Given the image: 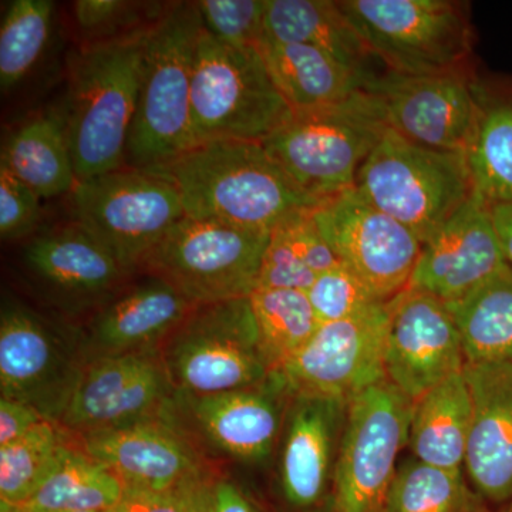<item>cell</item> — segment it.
Returning <instances> with one entry per match:
<instances>
[{"label":"cell","mask_w":512,"mask_h":512,"mask_svg":"<svg viewBox=\"0 0 512 512\" xmlns=\"http://www.w3.org/2000/svg\"><path fill=\"white\" fill-rule=\"evenodd\" d=\"M202 28L195 2L167 6L148 28L127 167H163L192 147V67Z\"/></svg>","instance_id":"cell-3"},{"label":"cell","mask_w":512,"mask_h":512,"mask_svg":"<svg viewBox=\"0 0 512 512\" xmlns=\"http://www.w3.org/2000/svg\"><path fill=\"white\" fill-rule=\"evenodd\" d=\"M258 49L275 86L293 111L342 103L365 90L369 80L375 77L356 72L312 46L264 37Z\"/></svg>","instance_id":"cell-26"},{"label":"cell","mask_w":512,"mask_h":512,"mask_svg":"<svg viewBox=\"0 0 512 512\" xmlns=\"http://www.w3.org/2000/svg\"><path fill=\"white\" fill-rule=\"evenodd\" d=\"M0 165L42 200L70 194L77 177L59 111H45L20 124L3 144Z\"/></svg>","instance_id":"cell-29"},{"label":"cell","mask_w":512,"mask_h":512,"mask_svg":"<svg viewBox=\"0 0 512 512\" xmlns=\"http://www.w3.org/2000/svg\"><path fill=\"white\" fill-rule=\"evenodd\" d=\"M346 414L338 400L292 399L279 460L286 512H328Z\"/></svg>","instance_id":"cell-19"},{"label":"cell","mask_w":512,"mask_h":512,"mask_svg":"<svg viewBox=\"0 0 512 512\" xmlns=\"http://www.w3.org/2000/svg\"><path fill=\"white\" fill-rule=\"evenodd\" d=\"M52 0H13L0 25V87L16 89L35 69L52 35Z\"/></svg>","instance_id":"cell-35"},{"label":"cell","mask_w":512,"mask_h":512,"mask_svg":"<svg viewBox=\"0 0 512 512\" xmlns=\"http://www.w3.org/2000/svg\"><path fill=\"white\" fill-rule=\"evenodd\" d=\"M42 198L0 165V237L3 241L28 238L39 227Z\"/></svg>","instance_id":"cell-40"},{"label":"cell","mask_w":512,"mask_h":512,"mask_svg":"<svg viewBox=\"0 0 512 512\" xmlns=\"http://www.w3.org/2000/svg\"><path fill=\"white\" fill-rule=\"evenodd\" d=\"M467 363H512V271L450 306Z\"/></svg>","instance_id":"cell-31"},{"label":"cell","mask_w":512,"mask_h":512,"mask_svg":"<svg viewBox=\"0 0 512 512\" xmlns=\"http://www.w3.org/2000/svg\"><path fill=\"white\" fill-rule=\"evenodd\" d=\"M473 420L464 474L491 508L512 504V363H466Z\"/></svg>","instance_id":"cell-22"},{"label":"cell","mask_w":512,"mask_h":512,"mask_svg":"<svg viewBox=\"0 0 512 512\" xmlns=\"http://www.w3.org/2000/svg\"><path fill=\"white\" fill-rule=\"evenodd\" d=\"M412 413L386 379L350 400L328 512H383Z\"/></svg>","instance_id":"cell-11"},{"label":"cell","mask_w":512,"mask_h":512,"mask_svg":"<svg viewBox=\"0 0 512 512\" xmlns=\"http://www.w3.org/2000/svg\"><path fill=\"white\" fill-rule=\"evenodd\" d=\"M477 72V64L421 76L384 70L365 89L389 130L420 146L463 153L473 123Z\"/></svg>","instance_id":"cell-16"},{"label":"cell","mask_w":512,"mask_h":512,"mask_svg":"<svg viewBox=\"0 0 512 512\" xmlns=\"http://www.w3.org/2000/svg\"><path fill=\"white\" fill-rule=\"evenodd\" d=\"M507 268L491 207L474 192L424 242L409 288L456 305Z\"/></svg>","instance_id":"cell-18"},{"label":"cell","mask_w":512,"mask_h":512,"mask_svg":"<svg viewBox=\"0 0 512 512\" xmlns=\"http://www.w3.org/2000/svg\"><path fill=\"white\" fill-rule=\"evenodd\" d=\"M201 483L170 491L124 487L119 503L111 512H192V494Z\"/></svg>","instance_id":"cell-42"},{"label":"cell","mask_w":512,"mask_h":512,"mask_svg":"<svg viewBox=\"0 0 512 512\" xmlns=\"http://www.w3.org/2000/svg\"><path fill=\"white\" fill-rule=\"evenodd\" d=\"M313 212L296 215L291 220L285 221L282 227L285 228L302 261L313 274L320 275L342 265V262L320 232L313 218Z\"/></svg>","instance_id":"cell-41"},{"label":"cell","mask_w":512,"mask_h":512,"mask_svg":"<svg viewBox=\"0 0 512 512\" xmlns=\"http://www.w3.org/2000/svg\"><path fill=\"white\" fill-rule=\"evenodd\" d=\"M74 512H111V511H74Z\"/></svg>","instance_id":"cell-48"},{"label":"cell","mask_w":512,"mask_h":512,"mask_svg":"<svg viewBox=\"0 0 512 512\" xmlns=\"http://www.w3.org/2000/svg\"><path fill=\"white\" fill-rule=\"evenodd\" d=\"M386 130L379 104L365 89L333 106L293 111L262 146L301 190L328 201L355 188Z\"/></svg>","instance_id":"cell-5"},{"label":"cell","mask_w":512,"mask_h":512,"mask_svg":"<svg viewBox=\"0 0 512 512\" xmlns=\"http://www.w3.org/2000/svg\"><path fill=\"white\" fill-rule=\"evenodd\" d=\"M148 28L84 43L74 55L63 106L57 111L77 181L126 167Z\"/></svg>","instance_id":"cell-2"},{"label":"cell","mask_w":512,"mask_h":512,"mask_svg":"<svg viewBox=\"0 0 512 512\" xmlns=\"http://www.w3.org/2000/svg\"><path fill=\"white\" fill-rule=\"evenodd\" d=\"M355 188L423 244L474 194L463 153L420 146L389 128L360 168Z\"/></svg>","instance_id":"cell-7"},{"label":"cell","mask_w":512,"mask_h":512,"mask_svg":"<svg viewBox=\"0 0 512 512\" xmlns=\"http://www.w3.org/2000/svg\"><path fill=\"white\" fill-rule=\"evenodd\" d=\"M154 170L173 181L192 220L272 232L325 202L301 190L262 143L211 141Z\"/></svg>","instance_id":"cell-1"},{"label":"cell","mask_w":512,"mask_h":512,"mask_svg":"<svg viewBox=\"0 0 512 512\" xmlns=\"http://www.w3.org/2000/svg\"><path fill=\"white\" fill-rule=\"evenodd\" d=\"M123 491L120 478L89 456L77 440L35 493L8 512L113 511Z\"/></svg>","instance_id":"cell-30"},{"label":"cell","mask_w":512,"mask_h":512,"mask_svg":"<svg viewBox=\"0 0 512 512\" xmlns=\"http://www.w3.org/2000/svg\"><path fill=\"white\" fill-rule=\"evenodd\" d=\"M466 363L456 319L446 302L412 288L389 302L384 375L410 402L463 372Z\"/></svg>","instance_id":"cell-17"},{"label":"cell","mask_w":512,"mask_h":512,"mask_svg":"<svg viewBox=\"0 0 512 512\" xmlns=\"http://www.w3.org/2000/svg\"><path fill=\"white\" fill-rule=\"evenodd\" d=\"M389 303L338 322L322 323L278 375L292 399L349 403L386 379Z\"/></svg>","instance_id":"cell-14"},{"label":"cell","mask_w":512,"mask_h":512,"mask_svg":"<svg viewBox=\"0 0 512 512\" xmlns=\"http://www.w3.org/2000/svg\"><path fill=\"white\" fill-rule=\"evenodd\" d=\"M174 397L160 346L96 356L84 367L60 423L76 436L123 429L165 419Z\"/></svg>","instance_id":"cell-15"},{"label":"cell","mask_w":512,"mask_h":512,"mask_svg":"<svg viewBox=\"0 0 512 512\" xmlns=\"http://www.w3.org/2000/svg\"><path fill=\"white\" fill-rule=\"evenodd\" d=\"M473 402L464 370L413 403L407 447L421 463L464 471Z\"/></svg>","instance_id":"cell-28"},{"label":"cell","mask_w":512,"mask_h":512,"mask_svg":"<svg viewBox=\"0 0 512 512\" xmlns=\"http://www.w3.org/2000/svg\"><path fill=\"white\" fill-rule=\"evenodd\" d=\"M194 306L170 285L147 276L97 308L82 336L87 357L158 348Z\"/></svg>","instance_id":"cell-24"},{"label":"cell","mask_w":512,"mask_h":512,"mask_svg":"<svg viewBox=\"0 0 512 512\" xmlns=\"http://www.w3.org/2000/svg\"><path fill=\"white\" fill-rule=\"evenodd\" d=\"M306 295L320 325L356 318L384 305L343 264L316 276Z\"/></svg>","instance_id":"cell-37"},{"label":"cell","mask_w":512,"mask_h":512,"mask_svg":"<svg viewBox=\"0 0 512 512\" xmlns=\"http://www.w3.org/2000/svg\"><path fill=\"white\" fill-rule=\"evenodd\" d=\"M160 353L177 396L248 389L272 375L259 350L249 298L194 306Z\"/></svg>","instance_id":"cell-9"},{"label":"cell","mask_w":512,"mask_h":512,"mask_svg":"<svg viewBox=\"0 0 512 512\" xmlns=\"http://www.w3.org/2000/svg\"><path fill=\"white\" fill-rule=\"evenodd\" d=\"M487 512H512V504L501 508H488Z\"/></svg>","instance_id":"cell-47"},{"label":"cell","mask_w":512,"mask_h":512,"mask_svg":"<svg viewBox=\"0 0 512 512\" xmlns=\"http://www.w3.org/2000/svg\"><path fill=\"white\" fill-rule=\"evenodd\" d=\"M292 113L258 47H229L202 28L192 67V147L264 143Z\"/></svg>","instance_id":"cell-4"},{"label":"cell","mask_w":512,"mask_h":512,"mask_svg":"<svg viewBox=\"0 0 512 512\" xmlns=\"http://www.w3.org/2000/svg\"><path fill=\"white\" fill-rule=\"evenodd\" d=\"M463 156L474 192L490 207L512 202V79L477 72Z\"/></svg>","instance_id":"cell-25"},{"label":"cell","mask_w":512,"mask_h":512,"mask_svg":"<svg viewBox=\"0 0 512 512\" xmlns=\"http://www.w3.org/2000/svg\"><path fill=\"white\" fill-rule=\"evenodd\" d=\"M291 402L278 373L248 389L174 397L212 446L242 461H261L272 453Z\"/></svg>","instance_id":"cell-21"},{"label":"cell","mask_w":512,"mask_h":512,"mask_svg":"<svg viewBox=\"0 0 512 512\" xmlns=\"http://www.w3.org/2000/svg\"><path fill=\"white\" fill-rule=\"evenodd\" d=\"M316 274L302 261L282 224L269 234L256 289L308 292Z\"/></svg>","instance_id":"cell-39"},{"label":"cell","mask_w":512,"mask_h":512,"mask_svg":"<svg viewBox=\"0 0 512 512\" xmlns=\"http://www.w3.org/2000/svg\"><path fill=\"white\" fill-rule=\"evenodd\" d=\"M87 362L82 336L70 338L29 306L3 302L0 397L29 404L60 423Z\"/></svg>","instance_id":"cell-12"},{"label":"cell","mask_w":512,"mask_h":512,"mask_svg":"<svg viewBox=\"0 0 512 512\" xmlns=\"http://www.w3.org/2000/svg\"><path fill=\"white\" fill-rule=\"evenodd\" d=\"M373 59L404 76L476 64L471 5L461 0H339Z\"/></svg>","instance_id":"cell-6"},{"label":"cell","mask_w":512,"mask_h":512,"mask_svg":"<svg viewBox=\"0 0 512 512\" xmlns=\"http://www.w3.org/2000/svg\"><path fill=\"white\" fill-rule=\"evenodd\" d=\"M76 441V434L62 423L45 420L22 439L0 448V512L25 503Z\"/></svg>","instance_id":"cell-34"},{"label":"cell","mask_w":512,"mask_h":512,"mask_svg":"<svg viewBox=\"0 0 512 512\" xmlns=\"http://www.w3.org/2000/svg\"><path fill=\"white\" fill-rule=\"evenodd\" d=\"M192 512H214L212 511V483L202 481L194 494H192Z\"/></svg>","instance_id":"cell-46"},{"label":"cell","mask_w":512,"mask_h":512,"mask_svg":"<svg viewBox=\"0 0 512 512\" xmlns=\"http://www.w3.org/2000/svg\"><path fill=\"white\" fill-rule=\"evenodd\" d=\"M80 447L120 478L124 487L178 490L204 481L200 458L170 421L77 436Z\"/></svg>","instance_id":"cell-23"},{"label":"cell","mask_w":512,"mask_h":512,"mask_svg":"<svg viewBox=\"0 0 512 512\" xmlns=\"http://www.w3.org/2000/svg\"><path fill=\"white\" fill-rule=\"evenodd\" d=\"M269 234L184 217L148 254L140 271L194 305L249 298L258 286Z\"/></svg>","instance_id":"cell-10"},{"label":"cell","mask_w":512,"mask_h":512,"mask_svg":"<svg viewBox=\"0 0 512 512\" xmlns=\"http://www.w3.org/2000/svg\"><path fill=\"white\" fill-rule=\"evenodd\" d=\"M491 215L508 268L512 271V202L493 205Z\"/></svg>","instance_id":"cell-45"},{"label":"cell","mask_w":512,"mask_h":512,"mask_svg":"<svg viewBox=\"0 0 512 512\" xmlns=\"http://www.w3.org/2000/svg\"><path fill=\"white\" fill-rule=\"evenodd\" d=\"M313 218L340 262L380 302L389 303L409 288L423 242L356 188L323 202Z\"/></svg>","instance_id":"cell-13"},{"label":"cell","mask_w":512,"mask_h":512,"mask_svg":"<svg viewBox=\"0 0 512 512\" xmlns=\"http://www.w3.org/2000/svg\"><path fill=\"white\" fill-rule=\"evenodd\" d=\"M212 511L214 512H264L251 498L227 480L212 483Z\"/></svg>","instance_id":"cell-44"},{"label":"cell","mask_w":512,"mask_h":512,"mask_svg":"<svg viewBox=\"0 0 512 512\" xmlns=\"http://www.w3.org/2000/svg\"><path fill=\"white\" fill-rule=\"evenodd\" d=\"M249 301L259 350L269 370L278 373L315 335L319 320L306 292L256 289Z\"/></svg>","instance_id":"cell-33"},{"label":"cell","mask_w":512,"mask_h":512,"mask_svg":"<svg viewBox=\"0 0 512 512\" xmlns=\"http://www.w3.org/2000/svg\"><path fill=\"white\" fill-rule=\"evenodd\" d=\"M264 37L316 47L367 77L377 74L370 69L372 53L339 0H268Z\"/></svg>","instance_id":"cell-27"},{"label":"cell","mask_w":512,"mask_h":512,"mask_svg":"<svg viewBox=\"0 0 512 512\" xmlns=\"http://www.w3.org/2000/svg\"><path fill=\"white\" fill-rule=\"evenodd\" d=\"M268 0H201L195 2L202 26L229 47H258L265 36Z\"/></svg>","instance_id":"cell-38"},{"label":"cell","mask_w":512,"mask_h":512,"mask_svg":"<svg viewBox=\"0 0 512 512\" xmlns=\"http://www.w3.org/2000/svg\"><path fill=\"white\" fill-rule=\"evenodd\" d=\"M167 5L124 2V0H77L73 19L86 36V43L101 42L147 29L160 19Z\"/></svg>","instance_id":"cell-36"},{"label":"cell","mask_w":512,"mask_h":512,"mask_svg":"<svg viewBox=\"0 0 512 512\" xmlns=\"http://www.w3.org/2000/svg\"><path fill=\"white\" fill-rule=\"evenodd\" d=\"M49 420L35 407L0 397V448L15 443L42 421Z\"/></svg>","instance_id":"cell-43"},{"label":"cell","mask_w":512,"mask_h":512,"mask_svg":"<svg viewBox=\"0 0 512 512\" xmlns=\"http://www.w3.org/2000/svg\"><path fill=\"white\" fill-rule=\"evenodd\" d=\"M73 224L133 274L185 217L180 192L154 168L123 167L77 181L70 192Z\"/></svg>","instance_id":"cell-8"},{"label":"cell","mask_w":512,"mask_h":512,"mask_svg":"<svg viewBox=\"0 0 512 512\" xmlns=\"http://www.w3.org/2000/svg\"><path fill=\"white\" fill-rule=\"evenodd\" d=\"M22 261L37 288L69 311L100 308L123 289L131 275L76 224L30 239Z\"/></svg>","instance_id":"cell-20"},{"label":"cell","mask_w":512,"mask_h":512,"mask_svg":"<svg viewBox=\"0 0 512 512\" xmlns=\"http://www.w3.org/2000/svg\"><path fill=\"white\" fill-rule=\"evenodd\" d=\"M488 508L464 471L410 457L397 466L383 512H487Z\"/></svg>","instance_id":"cell-32"}]
</instances>
